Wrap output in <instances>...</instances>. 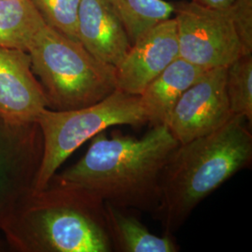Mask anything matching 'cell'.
<instances>
[{
	"label": "cell",
	"instance_id": "6da1fadb",
	"mask_svg": "<svg viewBox=\"0 0 252 252\" xmlns=\"http://www.w3.org/2000/svg\"><path fill=\"white\" fill-rule=\"evenodd\" d=\"M86 153L56 176L77 184L113 206L153 216L161 206L164 165L179 146L166 126H153L142 137L102 131Z\"/></svg>",
	"mask_w": 252,
	"mask_h": 252
},
{
	"label": "cell",
	"instance_id": "7a4b0ae2",
	"mask_svg": "<svg viewBox=\"0 0 252 252\" xmlns=\"http://www.w3.org/2000/svg\"><path fill=\"white\" fill-rule=\"evenodd\" d=\"M0 230L13 252H113L103 200L56 174L23 199Z\"/></svg>",
	"mask_w": 252,
	"mask_h": 252
},
{
	"label": "cell",
	"instance_id": "3957f363",
	"mask_svg": "<svg viewBox=\"0 0 252 252\" xmlns=\"http://www.w3.org/2000/svg\"><path fill=\"white\" fill-rule=\"evenodd\" d=\"M242 116L213 133L179 144L164 165L161 206L155 215L164 234L178 231L200 202L252 160V135Z\"/></svg>",
	"mask_w": 252,
	"mask_h": 252
},
{
	"label": "cell",
	"instance_id": "277c9868",
	"mask_svg": "<svg viewBox=\"0 0 252 252\" xmlns=\"http://www.w3.org/2000/svg\"><path fill=\"white\" fill-rule=\"evenodd\" d=\"M48 108H85L116 91L115 66L94 57L78 40L45 25L27 49Z\"/></svg>",
	"mask_w": 252,
	"mask_h": 252
},
{
	"label": "cell",
	"instance_id": "5b68a950",
	"mask_svg": "<svg viewBox=\"0 0 252 252\" xmlns=\"http://www.w3.org/2000/svg\"><path fill=\"white\" fill-rule=\"evenodd\" d=\"M36 123L43 138V154L33 190L44 189L65 160L100 132L111 126H145L148 118L139 95L116 90L89 107L44 108Z\"/></svg>",
	"mask_w": 252,
	"mask_h": 252
},
{
	"label": "cell",
	"instance_id": "8992f818",
	"mask_svg": "<svg viewBox=\"0 0 252 252\" xmlns=\"http://www.w3.org/2000/svg\"><path fill=\"white\" fill-rule=\"evenodd\" d=\"M180 57L204 69L227 67L242 48L230 9L202 7L192 1L174 2Z\"/></svg>",
	"mask_w": 252,
	"mask_h": 252
},
{
	"label": "cell",
	"instance_id": "52a82bcc",
	"mask_svg": "<svg viewBox=\"0 0 252 252\" xmlns=\"http://www.w3.org/2000/svg\"><path fill=\"white\" fill-rule=\"evenodd\" d=\"M42 154L36 123L12 125L0 119V229L34 189Z\"/></svg>",
	"mask_w": 252,
	"mask_h": 252
},
{
	"label": "cell",
	"instance_id": "ba28073f",
	"mask_svg": "<svg viewBox=\"0 0 252 252\" xmlns=\"http://www.w3.org/2000/svg\"><path fill=\"white\" fill-rule=\"evenodd\" d=\"M226 68L208 69L178 100L168 128L180 144L213 133L234 117L226 92Z\"/></svg>",
	"mask_w": 252,
	"mask_h": 252
},
{
	"label": "cell",
	"instance_id": "9c48e42d",
	"mask_svg": "<svg viewBox=\"0 0 252 252\" xmlns=\"http://www.w3.org/2000/svg\"><path fill=\"white\" fill-rule=\"evenodd\" d=\"M178 57L180 53L176 21L169 18L139 36L115 66L116 90L139 95Z\"/></svg>",
	"mask_w": 252,
	"mask_h": 252
},
{
	"label": "cell",
	"instance_id": "30bf717a",
	"mask_svg": "<svg viewBox=\"0 0 252 252\" xmlns=\"http://www.w3.org/2000/svg\"><path fill=\"white\" fill-rule=\"evenodd\" d=\"M46 108L45 93L28 53L0 47V119L12 125L36 123Z\"/></svg>",
	"mask_w": 252,
	"mask_h": 252
},
{
	"label": "cell",
	"instance_id": "8fae6325",
	"mask_svg": "<svg viewBox=\"0 0 252 252\" xmlns=\"http://www.w3.org/2000/svg\"><path fill=\"white\" fill-rule=\"evenodd\" d=\"M77 37L94 57L113 66L131 47L125 25L109 0H81Z\"/></svg>",
	"mask_w": 252,
	"mask_h": 252
},
{
	"label": "cell",
	"instance_id": "7c38bea8",
	"mask_svg": "<svg viewBox=\"0 0 252 252\" xmlns=\"http://www.w3.org/2000/svg\"><path fill=\"white\" fill-rule=\"evenodd\" d=\"M207 70L181 57L173 61L139 94L148 123L152 126L168 127L172 111L178 100Z\"/></svg>",
	"mask_w": 252,
	"mask_h": 252
},
{
	"label": "cell",
	"instance_id": "4fadbf2b",
	"mask_svg": "<svg viewBox=\"0 0 252 252\" xmlns=\"http://www.w3.org/2000/svg\"><path fill=\"white\" fill-rule=\"evenodd\" d=\"M105 220L113 252H178L173 234L158 236L125 208L104 202Z\"/></svg>",
	"mask_w": 252,
	"mask_h": 252
},
{
	"label": "cell",
	"instance_id": "5bb4252c",
	"mask_svg": "<svg viewBox=\"0 0 252 252\" xmlns=\"http://www.w3.org/2000/svg\"><path fill=\"white\" fill-rule=\"evenodd\" d=\"M45 25L30 0H0V47L27 52Z\"/></svg>",
	"mask_w": 252,
	"mask_h": 252
},
{
	"label": "cell",
	"instance_id": "9a60e30c",
	"mask_svg": "<svg viewBox=\"0 0 252 252\" xmlns=\"http://www.w3.org/2000/svg\"><path fill=\"white\" fill-rule=\"evenodd\" d=\"M122 19L131 45L151 27L171 18L174 3L164 0H109Z\"/></svg>",
	"mask_w": 252,
	"mask_h": 252
},
{
	"label": "cell",
	"instance_id": "2e32d148",
	"mask_svg": "<svg viewBox=\"0 0 252 252\" xmlns=\"http://www.w3.org/2000/svg\"><path fill=\"white\" fill-rule=\"evenodd\" d=\"M226 92L234 116L252 122V54L242 55L226 68Z\"/></svg>",
	"mask_w": 252,
	"mask_h": 252
},
{
	"label": "cell",
	"instance_id": "e0dca14e",
	"mask_svg": "<svg viewBox=\"0 0 252 252\" xmlns=\"http://www.w3.org/2000/svg\"><path fill=\"white\" fill-rule=\"evenodd\" d=\"M48 27L78 40L81 0H30Z\"/></svg>",
	"mask_w": 252,
	"mask_h": 252
},
{
	"label": "cell",
	"instance_id": "ac0fdd59",
	"mask_svg": "<svg viewBox=\"0 0 252 252\" xmlns=\"http://www.w3.org/2000/svg\"><path fill=\"white\" fill-rule=\"evenodd\" d=\"M229 9L242 55L252 54V0H235Z\"/></svg>",
	"mask_w": 252,
	"mask_h": 252
},
{
	"label": "cell",
	"instance_id": "d6986e66",
	"mask_svg": "<svg viewBox=\"0 0 252 252\" xmlns=\"http://www.w3.org/2000/svg\"><path fill=\"white\" fill-rule=\"evenodd\" d=\"M193 3L209 9H225L230 8L235 0H191Z\"/></svg>",
	"mask_w": 252,
	"mask_h": 252
}]
</instances>
